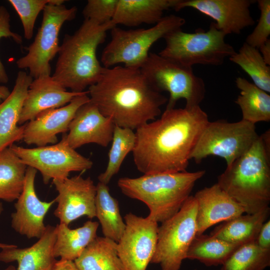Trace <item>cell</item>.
I'll return each instance as SVG.
<instances>
[{"mask_svg": "<svg viewBox=\"0 0 270 270\" xmlns=\"http://www.w3.org/2000/svg\"><path fill=\"white\" fill-rule=\"evenodd\" d=\"M200 106L166 109L136 130L134 162L143 174L186 171L190 154L209 122Z\"/></svg>", "mask_w": 270, "mask_h": 270, "instance_id": "cell-1", "label": "cell"}, {"mask_svg": "<svg viewBox=\"0 0 270 270\" xmlns=\"http://www.w3.org/2000/svg\"><path fill=\"white\" fill-rule=\"evenodd\" d=\"M90 101L116 126L133 130L154 120L168 98L148 81L140 68H104L98 82L88 88Z\"/></svg>", "mask_w": 270, "mask_h": 270, "instance_id": "cell-2", "label": "cell"}, {"mask_svg": "<svg viewBox=\"0 0 270 270\" xmlns=\"http://www.w3.org/2000/svg\"><path fill=\"white\" fill-rule=\"evenodd\" d=\"M114 26L111 22L100 24L84 19L73 34H66L52 78L76 92H85L96 84L104 69L98 59L97 48L104 42L106 32Z\"/></svg>", "mask_w": 270, "mask_h": 270, "instance_id": "cell-3", "label": "cell"}, {"mask_svg": "<svg viewBox=\"0 0 270 270\" xmlns=\"http://www.w3.org/2000/svg\"><path fill=\"white\" fill-rule=\"evenodd\" d=\"M270 132L267 130L242 156L226 166L217 184L252 214L270 202Z\"/></svg>", "mask_w": 270, "mask_h": 270, "instance_id": "cell-4", "label": "cell"}, {"mask_svg": "<svg viewBox=\"0 0 270 270\" xmlns=\"http://www.w3.org/2000/svg\"><path fill=\"white\" fill-rule=\"evenodd\" d=\"M205 172L202 170L144 174L138 178H120L118 185L125 196L146 205L148 218L162 223L178 212Z\"/></svg>", "mask_w": 270, "mask_h": 270, "instance_id": "cell-5", "label": "cell"}, {"mask_svg": "<svg viewBox=\"0 0 270 270\" xmlns=\"http://www.w3.org/2000/svg\"><path fill=\"white\" fill-rule=\"evenodd\" d=\"M185 23L183 18L170 14L148 28L124 30L114 27L110 30V40L102 54L103 66L108 68L122 64L126 67L140 68L152 46L170 32L181 28Z\"/></svg>", "mask_w": 270, "mask_h": 270, "instance_id": "cell-6", "label": "cell"}, {"mask_svg": "<svg viewBox=\"0 0 270 270\" xmlns=\"http://www.w3.org/2000/svg\"><path fill=\"white\" fill-rule=\"evenodd\" d=\"M226 36L214 22L207 31L198 28L189 33L179 28L164 36L166 46L158 54L188 67L196 64L220 66L236 52L226 42Z\"/></svg>", "mask_w": 270, "mask_h": 270, "instance_id": "cell-7", "label": "cell"}, {"mask_svg": "<svg viewBox=\"0 0 270 270\" xmlns=\"http://www.w3.org/2000/svg\"><path fill=\"white\" fill-rule=\"evenodd\" d=\"M140 70L149 83L159 92L170 94L166 109L174 108L176 102L184 99L186 108L200 106L204 99L206 86L192 68L182 65L158 54L150 52Z\"/></svg>", "mask_w": 270, "mask_h": 270, "instance_id": "cell-8", "label": "cell"}, {"mask_svg": "<svg viewBox=\"0 0 270 270\" xmlns=\"http://www.w3.org/2000/svg\"><path fill=\"white\" fill-rule=\"evenodd\" d=\"M64 0H50L43 10L40 26L34 42L27 48V54L19 58L16 64L19 68L28 69L33 79L49 76L50 62L58 54V36L64 24L74 20L78 9L67 8Z\"/></svg>", "mask_w": 270, "mask_h": 270, "instance_id": "cell-9", "label": "cell"}, {"mask_svg": "<svg viewBox=\"0 0 270 270\" xmlns=\"http://www.w3.org/2000/svg\"><path fill=\"white\" fill-rule=\"evenodd\" d=\"M196 202L190 196L178 212L161 223L151 264H159L162 270H180L196 236Z\"/></svg>", "mask_w": 270, "mask_h": 270, "instance_id": "cell-10", "label": "cell"}, {"mask_svg": "<svg viewBox=\"0 0 270 270\" xmlns=\"http://www.w3.org/2000/svg\"><path fill=\"white\" fill-rule=\"evenodd\" d=\"M255 124L243 120L234 122H209L190 156L196 163L210 156L224 159L227 166L244 154L258 137Z\"/></svg>", "mask_w": 270, "mask_h": 270, "instance_id": "cell-11", "label": "cell"}, {"mask_svg": "<svg viewBox=\"0 0 270 270\" xmlns=\"http://www.w3.org/2000/svg\"><path fill=\"white\" fill-rule=\"evenodd\" d=\"M10 147L27 166L40 172L44 184L50 180H64L70 172L85 171L93 165L90 160L70 146L66 134L52 145L26 148L13 144Z\"/></svg>", "mask_w": 270, "mask_h": 270, "instance_id": "cell-12", "label": "cell"}, {"mask_svg": "<svg viewBox=\"0 0 270 270\" xmlns=\"http://www.w3.org/2000/svg\"><path fill=\"white\" fill-rule=\"evenodd\" d=\"M126 228L117 242L124 270H146L156 248L158 223L132 212L124 217Z\"/></svg>", "mask_w": 270, "mask_h": 270, "instance_id": "cell-13", "label": "cell"}, {"mask_svg": "<svg viewBox=\"0 0 270 270\" xmlns=\"http://www.w3.org/2000/svg\"><path fill=\"white\" fill-rule=\"evenodd\" d=\"M52 181L58 193L54 214L60 224L68 226L82 216L90 219L96 217V188L90 177L79 175Z\"/></svg>", "mask_w": 270, "mask_h": 270, "instance_id": "cell-14", "label": "cell"}, {"mask_svg": "<svg viewBox=\"0 0 270 270\" xmlns=\"http://www.w3.org/2000/svg\"><path fill=\"white\" fill-rule=\"evenodd\" d=\"M90 100L88 91L86 90L64 106L40 112L24 125L23 140L28 145L36 146L57 143V134L68 130L77 110Z\"/></svg>", "mask_w": 270, "mask_h": 270, "instance_id": "cell-15", "label": "cell"}, {"mask_svg": "<svg viewBox=\"0 0 270 270\" xmlns=\"http://www.w3.org/2000/svg\"><path fill=\"white\" fill-rule=\"evenodd\" d=\"M250 0H179L174 8L178 12L193 8L214 19L217 28L226 35L239 34L246 28L254 24L250 15Z\"/></svg>", "mask_w": 270, "mask_h": 270, "instance_id": "cell-16", "label": "cell"}, {"mask_svg": "<svg viewBox=\"0 0 270 270\" xmlns=\"http://www.w3.org/2000/svg\"><path fill=\"white\" fill-rule=\"evenodd\" d=\"M37 170L28 166L23 190L14 204L16 212L12 214V226L18 233L28 238H39L44 232V220L48 210L56 202H43L38 198L34 181Z\"/></svg>", "mask_w": 270, "mask_h": 270, "instance_id": "cell-17", "label": "cell"}, {"mask_svg": "<svg viewBox=\"0 0 270 270\" xmlns=\"http://www.w3.org/2000/svg\"><path fill=\"white\" fill-rule=\"evenodd\" d=\"M115 124L90 100L79 108L69 126L66 140L76 149L94 143L106 147L112 142Z\"/></svg>", "mask_w": 270, "mask_h": 270, "instance_id": "cell-18", "label": "cell"}, {"mask_svg": "<svg viewBox=\"0 0 270 270\" xmlns=\"http://www.w3.org/2000/svg\"><path fill=\"white\" fill-rule=\"evenodd\" d=\"M197 204L196 236L216 224L244 214L242 206L217 183L198 191L194 196Z\"/></svg>", "mask_w": 270, "mask_h": 270, "instance_id": "cell-19", "label": "cell"}, {"mask_svg": "<svg viewBox=\"0 0 270 270\" xmlns=\"http://www.w3.org/2000/svg\"><path fill=\"white\" fill-rule=\"evenodd\" d=\"M84 92L68 91L50 75L34 78L29 86L18 124L34 119L44 111L64 106Z\"/></svg>", "mask_w": 270, "mask_h": 270, "instance_id": "cell-20", "label": "cell"}, {"mask_svg": "<svg viewBox=\"0 0 270 270\" xmlns=\"http://www.w3.org/2000/svg\"><path fill=\"white\" fill-rule=\"evenodd\" d=\"M33 78L26 72L18 73L8 96L0 103V152L22 140L24 126H18L20 116Z\"/></svg>", "mask_w": 270, "mask_h": 270, "instance_id": "cell-21", "label": "cell"}, {"mask_svg": "<svg viewBox=\"0 0 270 270\" xmlns=\"http://www.w3.org/2000/svg\"><path fill=\"white\" fill-rule=\"evenodd\" d=\"M56 239V227L48 224L44 234L32 246L2 249L0 262H17L16 270H51L57 261L54 253Z\"/></svg>", "mask_w": 270, "mask_h": 270, "instance_id": "cell-22", "label": "cell"}, {"mask_svg": "<svg viewBox=\"0 0 270 270\" xmlns=\"http://www.w3.org/2000/svg\"><path fill=\"white\" fill-rule=\"evenodd\" d=\"M179 0H118L111 21L118 24L136 26L142 24H154L164 17V11L174 8Z\"/></svg>", "mask_w": 270, "mask_h": 270, "instance_id": "cell-23", "label": "cell"}, {"mask_svg": "<svg viewBox=\"0 0 270 270\" xmlns=\"http://www.w3.org/2000/svg\"><path fill=\"white\" fill-rule=\"evenodd\" d=\"M270 213L268 206L254 214H242L222 222L214 229L210 235L239 244L256 242L260 230Z\"/></svg>", "mask_w": 270, "mask_h": 270, "instance_id": "cell-24", "label": "cell"}, {"mask_svg": "<svg viewBox=\"0 0 270 270\" xmlns=\"http://www.w3.org/2000/svg\"><path fill=\"white\" fill-rule=\"evenodd\" d=\"M98 226V222L92 220L75 229H70L64 224H57L54 247L55 258L74 261L97 236Z\"/></svg>", "mask_w": 270, "mask_h": 270, "instance_id": "cell-25", "label": "cell"}, {"mask_svg": "<svg viewBox=\"0 0 270 270\" xmlns=\"http://www.w3.org/2000/svg\"><path fill=\"white\" fill-rule=\"evenodd\" d=\"M74 262L79 270H124L117 242L104 236H96Z\"/></svg>", "mask_w": 270, "mask_h": 270, "instance_id": "cell-26", "label": "cell"}, {"mask_svg": "<svg viewBox=\"0 0 270 270\" xmlns=\"http://www.w3.org/2000/svg\"><path fill=\"white\" fill-rule=\"evenodd\" d=\"M236 84L240 90L236 103L242 112V120L256 124L270 120V96L242 77L236 79Z\"/></svg>", "mask_w": 270, "mask_h": 270, "instance_id": "cell-27", "label": "cell"}, {"mask_svg": "<svg viewBox=\"0 0 270 270\" xmlns=\"http://www.w3.org/2000/svg\"><path fill=\"white\" fill-rule=\"evenodd\" d=\"M96 188V217L104 236L118 242L126 228L118 202L110 194L108 184L98 182Z\"/></svg>", "mask_w": 270, "mask_h": 270, "instance_id": "cell-28", "label": "cell"}, {"mask_svg": "<svg viewBox=\"0 0 270 270\" xmlns=\"http://www.w3.org/2000/svg\"><path fill=\"white\" fill-rule=\"evenodd\" d=\"M27 168L10 146L0 152V200L12 202L18 198L24 188Z\"/></svg>", "mask_w": 270, "mask_h": 270, "instance_id": "cell-29", "label": "cell"}, {"mask_svg": "<svg viewBox=\"0 0 270 270\" xmlns=\"http://www.w3.org/2000/svg\"><path fill=\"white\" fill-rule=\"evenodd\" d=\"M240 245L210 234L196 236L189 247L186 259L197 260L207 266H222Z\"/></svg>", "mask_w": 270, "mask_h": 270, "instance_id": "cell-30", "label": "cell"}, {"mask_svg": "<svg viewBox=\"0 0 270 270\" xmlns=\"http://www.w3.org/2000/svg\"><path fill=\"white\" fill-rule=\"evenodd\" d=\"M229 58L249 75L256 86L270 93V66L265 62L258 48L244 42L238 52Z\"/></svg>", "mask_w": 270, "mask_h": 270, "instance_id": "cell-31", "label": "cell"}, {"mask_svg": "<svg viewBox=\"0 0 270 270\" xmlns=\"http://www.w3.org/2000/svg\"><path fill=\"white\" fill-rule=\"evenodd\" d=\"M134 132L115 125L106 170L98 176L100 182L108 184L119 171L122 163L134 146Z\"/></svg>", "mask_w": 270, "mask_h": 270, "instance_id": "cell-32", "label": "cell"}, {"mask_svg": "<svg viewBox=\"0 0 270 270\" xmlns=\"http://www.w3.org/2000/svg\"><path fill=\"white\" fill-rule=\"evenodd\" d=\"M270 266V250L256 242L240 245L222 266L220 270H264Z\"/></svg>", "mask_w": 270, "mask_h": 270, "instance_id": "cell-33", "label": "cell"}, {"mask_svg": "<svg viewBox=\"0 0 270 270\" xmlns=\"http://www.w3.org/2000/svg\"><path fill=\"white\" fill-rule=\"evenodd\" d=\"M50 0H9L18 14L22 24L24 37L31 39L36 19L40 12L50 3Z\"/></svg>", "mask_w": 270, "mask_h": 270, "instance_id": "cell-34", "label": "cell"}, {"mask_svg": "<svg viewBox=\"0 0 270 270\" xmlns=\"http://www.w3.org/2000/svg\"><path fill=\"white\" fill-rule=\"evenodd\" d=\"M260 10L258 22L252 32L246 38L245 42L258 48L268 39L270 35V0H257Z\"/></svg>", "mask_w": 270, "mask_h": 270, "instance_id": "cell-35", "label": "cell"}, {"mask_svg": "<svg viewBox=\"0 0 270 270\" xmlns=\"http://www.w3.org/2000/svg\"><path fill=\"white\" fill-rule=\"evenodd\" d=\"M118 0H88L82 14L84 19L104 24L112 21Z\"/></svg>", "mask_w": 270, "mask_h": 270, "instance_id": "cell-36", "label": "cell"}, {"mask_svg": "<svg viewBox=\"0 0 270 270\" xmlns=\"http://www.w3.org/2000/svg\"><path fill=\"white\" fill-rule=\"evenodd\" d=\"M2 38H11L16 43L21 44L22 38L20 35L11 30L10 14L6 8L0 6V39ZM8 78L6 70L0 60V82L6 83Z\"/></svg>", "mask_w": 270, "mask_h": 270, "instance_id": "cell-37", "label": "cell"}, {"mask_svg": "<svg viewBox=\"0 0 270 270\" xmlns=\"http://www.w3.org/2000/svg\"><path fill=\"white\" fill-rule=\"evenodd\" d=\"M261 248L270 250V220L264 222L262 225L256 241Z\"/></svg>", "mask_w": 270, "mask_h": 270, "instance_id": "cell-38", "label": "cell"}, {"mask_svg": "<svg viewBox=\"0 0 270 270\" xmlns=\"http://www.w3.org/2000/svg\"><path fill=\"white\" fill-rule=\"evenodd\" d=\"M51 270H79L74 261L62 260L56 261Z\"/></svg>", "mask_w": 270, "mask_h": 270, "instance_id": "cell-39", "label": "cell"}, {"mask_svg": "<svg viewBox=\"0 0 270 270\" xmlns=\"http://www.w3.org/2000/svg\"><path fill=\"white\" fill-rule=\"evenodd\" d=\"M265 62L270 66V38L258 48Z\"/></svg>", "mask_w": 270, "mask_h": 270, "instance_id": "cell-40", "label": "cell"}, {"mask_svg": "<svg viewBox=\"0 0 270 270\" xmlns=\"http://www.w3.org/2000/svg\"><path fill=\"white\" fill-rule=\"evenodd\" d=\"M10 92L4 86H0V103L4 100L10 94Z\"/></svg>", "mask_w": 270, "mask_h": 270, "instance_id": "cell-41", "label": "cell"}, {"mask_svg": "<svg viewBox=\"0 0 270 270\" xmlns=\"http://www.w3.org/2000/svg\"><path fill=\"white\" fill-rule=\"evenodd\" d=\"M16 246L0 242V248L4 249Z\"/></svg>", "mask_w": 270, "mask_h": 270, "instance_id": "cell-42", "label": "cell"}, {"mask_svg": "<svg viewBox=\"0 0 270 270\" xmlns=\"http://www.w3.org/2000/svg\"><path fill=\"white\" fill-rule=\"evenodd\" d=\"M16 268L12 265L9 266L3 270H16Z\"/></svg>", "mask_w": 270, "mask_h": 270, "instance_id": "cell-43", "label": "cell"}, {"mask_svg": "<svg viewBox=\"0 0 270 270\" xmlns=\"http://www.w3.org/2000/svg\"><path fill=\"white\" fill-rule=\"evenodd\" d=\"M3 211V206H2V203L0 202V214L2 213Z\"/></svg>", "mask_w": 270, "mask_h": 270, "instance_id": "cell-44", "label": "cell"}, {"mask_svg": "<svg viewBox=\"0 0 270 270\" xmlns=\"http://www.w3.org/2000/svg\"></svg>", "mask_w": 270, "mask_h": 270, "instance_id": "cell-45", "label": "cell"}]
</instances>
